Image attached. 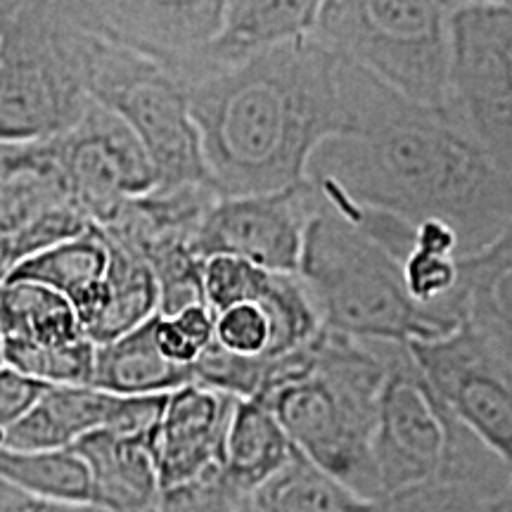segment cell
<instances>
[{"instance_id": "obj_1", "label": "cell", "mask_w": 512, "mask_h": 512, "mask_svg": "<svg viewBox=\"0 0 512 512\" xmlns=\"http://www.w3.org/2000/svg\"><path fill=\"white\" fill-rule=\"evenodd\" d=\"M185 95L221 197L302 185L320 145L368 131L406 100L309 36L195 83Z\"/></svg>"}, {"instance_id": "obj_2", "label": "cell", "mask_w": 512, "mask_h": 512, "mask_svg": "<svg viewBox=\"0 0 512 512\" xmlns=\"http://www.w3.org/2000/svg\"><path fill=\"white\" fill-rule=\"evenodd\" d=\"M306 181L411 226L446 223L458 235V259L512 228L508 178L444 114L408 100L368 131L320 145Z\"/></svg>"}, {"instance_id": "obj_3", "label": "cell", "mask_w": 512, "mask_h": 512, "mask_svg": "<svg viewBox=\"0 0 512 512\" xmlns=\"http://www.w3.org/2000/svg\"><path fill=\"white\" fill-rule=\"evenodd\" d=\"M384 377L375 342L323 330L309 347L268 361L254 399L311 465L363 501L382 503L373 439Z\"/></svg>"}, {"instance_id": "obj_4", "label": "cell", "mask_w": 512, "mask_h": 512, "mask_svg": "<svg viewBox=\"0 0 512 512\" xmlns=\"http://www.w3.org/2000/svg\"><path fill=\"white\" fill-rule=\"evenodd\" d=\"M297 275L309 287L325 330L368 342L411 344L444 337L460 325L448 299L430 309L415 304L399 261L339 219L320 195L306 226Z\"/></svg>"}, {"instance_id": "obj_5", "label": "cell", "mask_w": 512, "mask_h": 512, "mask_svg": "<svg viewBox=\"0 0 512 512\" xmlns=\"http://www.w3.org/2000/svg\"><path fill=\"white\" fill-rule=\"evenodd\" d=\"M375 344L387 368L373 439L384 498L444 484L494 501L510 467L434 399L406 344Z\"/></svg>"}, {"instance_id": "obj_6", "label": "cell", "mask_w": 512, "mask_h": 512, "mask_svg": "<svg viewBox=\"0 0 512 512\" xmlns=\"http://www.w3.org/2000/svg\"><path fill=\"white\" fill-rule=\"evenodd\" d=\"M88 98L131 128L157 176V190L211 185L188 95L155 62L107 41L57 5Z\"/></svg>"}, {"instance_id": "obj_7", "label": "cell", "mask_w": 512, "mask_h": 512, "mask_svg": "<svg viewBox=\"0 0 512 512\" xmlns=\"http://www.w3.org/2000/svg\"><path fill=\"white\" fill-rule=\"evenodd\" d=\"M439 0L320 3L309 38L418 107L441 112L451 76V15Z\"/></svg>"}, {"instance_id": "obj_8", "label": "cell", "mask_w": 512, "mask_h": 512, "mask_svg": "<svg viewBox=\"0 0 512 512\" xmlns=\"http://www.w3.org/2000/svg\"><path fill=\"white\" fill-rule=\"evenodd\" d=\"M88 105L55 5H0V145L62 138Z\"/></svg>"}, {"instance_id": "obj_9", "label": "cell", "mask_w": 512, "mask_h": 512, "mask_svg": "<svg viewBox=\"0 0 512 512\" xmlns=\"http://www.w3.org/2000/svg\"><path fill=\"white\" fill-rule=\"evenodd\" d=\"M441 114L512 183V0L456 3Z\"/></svg>"}, {"instance_id": "obj_10", "label": "cell", "mask_w": 512, "mask_h": 512, "mask_svg": "<svg viewBox=\"0 0 512 512\" xmlns=\"http://www.w3.org/2000/svg\"><path fill=\"white\" fill-rule=\"evenodd\" d=\"M406 347L434 399L510 467L512 370L463 323Z\"/></svg>"}, {"instance_id": "obj_11", "label": "cell", "mask_w": 512, "mask_h": 512, "mask_svg": "<svg viewBox=\"0 0 512 512\" xmlns=\"http://www.w3.org/2000/svg\"><path fill=\"white\" fill-rule=\"evenodd\" d=\"M318 207L309 181L266 195L219 197L204 216L192 254L235 256L261 271L297 275L302 266L306 226Z\"/></svg>"}, {"instance_id": "obj_12", "label": "cell", "mask_w": 512, "mask_h": 512, "mask_svg": "<svg viewBox=\"0 0 512 512\" xmlns=\"http://www.w3.org/2000/svg\"><path fill=\"white\" fill-rule=\"evenodd\" d=\"M57 155L69 195L93 226H110L128 202L157 188L155 169L131 128L93 100L79 124L57 138Z\"/></svg>"}, {"instance_id": "obj_13", "label": "cell", "mask_w": 512, "mask_h": 512, "mask_svg": "<svg viewBox=\"0 0 512 512\" xmlns=\"http://www.w3.org/2000/svg\"><path fill=\"white\" fill-rule=\"evenodd\" d=\"M81 24L155 62L178 86L219 34L223 3H72Z\"/></svg>"}, {"instance_id": "obj_14", "label": "cell", "mask_w": 512, "mask_h": 512, "mask_svg": "<svg viewBox=\"0 0 512 512\" xmlns=\"http://www.w3.org/2000/svg\"><path fill=\"white\" fill-rule=\"evenodd\" d=\"M235 401L195 382L169 394L150 444L159 494L223 465V439Z\"/></svg>"}, {"instance_id": "obj_15", "label": "cell", "mask_w": 512, "mask_h": 512, "mask_svg": "<svg viewBox=\"0 0 512 512\" xmlns=\"http://www.w3.org/2000/svg\"><path fill=\"white\" fill-rule=\"evenodd\" d=\"M320 3L313 0H235L223 3L221 29L183 79L185 88L230 72L242 62L311 34Z\"/></svg>"}, {"instance_id": "obj_16", "label": "cell", "mask_w": 512, "mask_h": 512, "mask_svg": "<svg viewBox=\"0 0 512 512\" xmlns=\"http://www.w3.org/2000/svg\"><path fill=\"white\" fill-rule=\"evenodd\" d=\"M458 273L451 302L460 323L512 370V228L482 252L458 259Z\"/></svg>"}, {"instance_id": "obj_17", "label": "cell", "mask_w": 512, "mask_h": 512, "mask_svg": "<svg viewBox=\"0 0 512 512\" xmlns=\"http://www.w3.org/2000/svg\"><path fill=\"white\" fill-rule=\"evenodd\" d=\"M72 451L91 477V505L105 512H159V482L150 444L98 430Z\"/></svg>"}, {"instance_id": "obj_18", "label": "cell", "mask_w": 512, "mask_h": 512, "mask_svg": "<svg viewBox=\"0 0 512 512\" xmlns=\"http://www.w3.org/2000/svg\"><path fill=\"white\" fill-rule=\"evenodd\" d=\"M117 396L93 387H43L22 418L0 434V446L17 451H72L83 437L105 430Z\"/></svg>"}, {"instance_id": "obj_19", "label": "cell", "mask_w": 512, "mask_h": 512, "mask_svg": "<svg viewBox=\"0 0 512 512\" xmlns=\"http://www.w3.org/2000/svg\"><path fill=\"white\" fill-rule=\"evenodd\" d=\"M155 318L110 344L95 347L93 389L112 396H164L192 382L190 368L166 361L157 349Z\"/></svg>"}, {"instance_id": "obj_20", "label": "cell", "mask_w": 512, "mask_h": 512, "mask_svg": "<svg viewBox=\"0 0 512 512\" xmlns=\"http://www.w3.org/2000/svg\"><path fill=\"white\" fill-rule=\"evenodd\" d=\"M292 456L294 446L264 403L259 399L235 401L223 439V472L230 482L254 496Z\"/></svg>"}, {"instance_id": "obj_21", "label": "cell", "mask_w": 512, "mask_h": 512, "mask_svg": "<svg viewBox=\"0 0 512 512\" xmlns=\"http://www.w3.org/2000/svg\"><path fill=\"white\" fill-rule=\"evenodd\" d=\"M107 242H110V266L105 278L110 299L102 316L86 330V337L95 347L110 344L159 316V290L152 268L119 242L110 238Z\"/></svg>"}, {"instance_id": "obj_22", "label": "cell", "mask_w": 512, "mask_h": 512, "mask_svg": "<svg viewBox=\"0 0 512 512\" xmlns=\"http://www.w3.org/2000/svg\"><path fill=\"white\" fill-rule=\"evenodd\" d=\"M83 335L67 297L34 283H8L0 294V342L62 347Z\"/></svg>"}, {"instance_id": "obj_23", "label": "cell", "mask_w": 512, "mask_h": 512, "mask_svg": "<svg viewBox=\"0 0 512 512\" xmlns=\"http://www.w3.org/2000/svg\"><path fill=\"white\" fill-rule=\"evenodd\" d=\"M110 266V242L98 226L41 252L24 256L12 266L10 283H34L72 299L76 292L98 283Z\"/></svg>"}, {"instance_id": "obj_24", "label": "cell", "mask_w": 512, "mask_h": 512, "mask_svg": "<svg viewBox=\"0 0 512 512\" xmlns=\"http://www.w3.org/2000/svg\"><path fill=\"white\" fill-rule=\"evenodd\" d=\"M377 508L380 503L363 501L294 451L290 463L254 491L247 512H377Z\"/></svg>"}, {"instance_id": "obj_25", "label": "cell", "mask_w": 512, "mask_h": 512, "mask_svg": "<svg viewBox=\"0 0 512 512\" xmlns=\"http://www.w3.org/2000/svg\"><path fill=\"white\" fill-rule=\"evenodd\" d=\"M0 482L55 503L91 505V477L74 451H17L0 446Z\"/></svg>"}, {"instance_id": "obj_26", "label": "cell", "mask_w": 512, "mask_h": 512, "mask_svg": "<svg viewBox=\"0 0 512 512\" xmlns=\"http://www.w3.org/2000/svg\"><path fill=\"white\" fill-rule=\"evenodd\" d=\"M256 304L264 309L271 325V347L266 361L309 347L325 330L318 306L299 275L268 273Z\"/></svg>"}, {"instance_id": "obj_27", "label": "cell", "mask_w": 512, "mask_h": 512, "mask_svg": "<svg viewBox=\"0 0 512 512\" xmlns=\"http://www.w3.org/2000/svg\"><path fill=\"white\" fill-rule=\"evenodd\" d=\"M5 368L46 387H91L95 344L88 337L62 347L3 342Z\"/></svg>"}, {"instance_id": "obj_28", "label": "cell", "mask_w": 512, "mask_h": 512, "mask_svg": "<svg viewBox=\"0 0 512 512\" xmlns=\"http://www.w3.org/2000/svg\"><path fill=\"white\" fill-rule=\"evenodd\" d=\"M192 382L233 399H254L266 380L268 361L235 356L211 342L190 366Z\"/></svg>"}, {"instance_id": "obj_29", "label": "cell", "mask_w": 512, "mask_h": 512, "mask_svg": "<svg viewBox=\"0 0 512 512\" xmlns=\"http://www.w3.org/2000/svg\"><path fill=\"white\" fill-rule=\"evenodd\" d=\"M268 271H261L235 256H209L202 259V297L204 306L221 313L235 304L256 302Z\"/></svg>"}, {"instance_id": "obj_30", "label": "cell", "mask_w": 512, "mask_h": 512, "mask_svg": "<svg viewBox=\"0 0 512 512\" xmlns=\"http://www.w3.org/2000/svg\"><path fill=\"white\" fill-rule=\"evenodd\" d=\"M214 342L230 354L264 358L271 347V325L256 302L235 304L214 316Z\"/></svg>"}, {"instance_id": "obj_31", "label": "cell", "mask_w": 512, "mask_h": 512, "mask_svg": "<svg viewBox=\"0 0 512 512\" xmlns=\"http://www.w3.org/2000/svg\"><path fill=\"white\" fill-rule=\"evenodd\" d=\"M403 285L415 304L437 306L458 287V259L453 256H434L413 249L401 264Z\"/></svg>"}, {"instance_id": "obj_32", "label": "cell", "mask_w": 512, "mask_h": 512, "mask_svg": "<svg viewBox=\"0 0 512 512\" xmlns=\"http://www.w3.org/2000/svg\"><path fill=\"white\" fill-rule=\"evenodd\" d=\"M377 512H486V501L458 486L432 484L384 498Z\"/></svg>"}, {"instance_id": "obj_33", "label": "cell", "mask_w": 512, "mask_h": 512, "mask_svg": "<svg viewBox=\"0 0 512 512\" xmlns=\"http://www.w3.org/2000/svg\"><path fill=\"white\" fill-rule=\"evenodd\" d=\"M43 387L46 384L27 380L10 368H0V434L29 411V406L38 399Z\"/></svg>"}, {"instance_id": "obj_34", "label": "cell", "mask_w": 512, "mask_h": 512, "mask_svg": "<svg viewBox=\"0 0 512 512\" xmlns=\"http://www.w3.org/2000/svg\"><path fill=\"white\" fill-rule=\"evenodd\" d=\"M413 249H418V252H425V254L453 256V259H458L460 245H458V235L453 233L446 223L422 221L415 226Z\"/></svg>"}, {"instance_id": "obj_35", "label": "cell", "mask_w": 512, "mask_h": 512, "mask_svg": "<svg viewBox=\"0 0 512 512\" xmlns=\"http://www.w3.org/2000/svg\"><path fill=\"white\" fill-rule=\"evenodd\" d=\"M169 318L174 320L178 330L200 349V354L214 342V313H211L204 304L188 306V309H183L181 313Z\"/></svg>"}, {"instance_id": "obj_36", "label": "cell", "mask_w": 512, "mask_h": 512, "mask_svg": "<svg viewBox=\"0 0 512 512\" xmlns=\"http://www.w3.org/2000/svg\"><path fill=\"white\" fill-rule=\"evenodd\" d=\"M486 512H512V463L508 472V482H505L503 491L494 498V501L486 503Z\"/></svg>"}, {"instance_id": "obj_37", "label": "cell", "mask_w": 512, "mask_h": 512, "mask_svg": "<svg viewBox=\"0 0 512 512\" xmlns=\"http://www.w3.org/2000/svg\"><path fill=\"white\" fill-rule=\"evenodd\" d=\"M12 266H15V259H12V254L5 249L3 242H0V294H3V290L10 283Z\"/></svg>"}, {"instance_id": "obj_38", "label": "cell", "mask_w": 512, "mask_h": 512, "mask_svg": "<svg viewBox=\"0 0 512 512\" xmlns=\"http://www.w3.org/2000/svg\"><path fill=\"white\" fill-rule=\"evenodd\" d=\"M0 368H5V363H3V342H0Z\"/></svg>"}]
</instances>
